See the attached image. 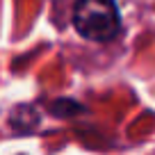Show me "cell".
I'll return each instance as SVG.
<instances>
[{
	"label": "cell",
	"instance_id": "obj_1",
	"mask_svg": "<svg viewBox=\"0 0 155 155\" xmlns=\"http://www.w3.org/2000/svg\"><path fill=\"white\" fill-rule=\"evenodd\" d=\"M73 25L89 41H110L121 30L114 0H78L73 7Z\"/></svg>",
	"mask_w": 155,
	"mask_h": 155
}]
</instances>
